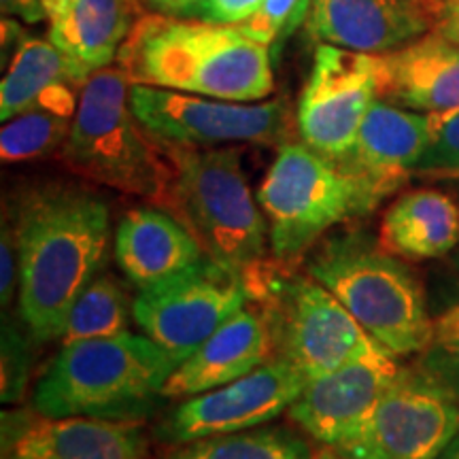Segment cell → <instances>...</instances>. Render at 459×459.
I'll return each mask as SVG.
<instances>
[{"label": "cell", "instance_id": "6da1fadb", "mask_svg": "<svg viewBox=\"0 0 459 459\" xmlns=\"http://www.w3.org/2000/svg\"><path fill=\"white\" fill-rule=\"evenodd\" d=\"M13 232L22 321L37 341H54L108 260V204L83 186L41 183L17 198Z\"/></svg>", "mask_w": 459, "mask_h": 459}, {"label": "cell", "instance_id": "7a4b0ae2", "mask_svg": "<svg viewBox=\"0 0 459 459\" xmlns=\"http://www.w3.org/2000/svg\"><path fill=\"white\" fill-rule=\"evenodd\" d=\"M273 56L237 26L143 15L126 39L117 68L149 85L232 102H260L274 91Z\"/></svg>", "mask_w": 459, "mask_h": 459}, {"label": "cell", "instance_id": "3957f363", "mask_svg": "<svg viewBox=\"0 0 459 459\" xmlns=\"http://www.w3.org/2000/svg\"><path fill=\"white\" fill-rule=\"evenodd\" d=\"M172 175L162 206L186 226L204 255L240 274L249 291L273 262L260 203L243 169V149H169Z\"/></svg>", "mask_w": 459, "mask_h": 459}, {"label": "cell", "instance_id": "277c9868", "mask_svg": "<svg viewBox=\"0 0 459 459\" xmlns=\"http://www.w3.org/2000/svg\"><path fill=\"white\" fill-rule=\"evenodd\" d=\"M177 361L145 334L62 344L34 387L43 417H96L143 423L162 402Z\"/></svg>", "mask_w": 459, "mask_h": 459}, {"label": "cell", "instance_id": "5b68a950", "mask_svg": "<svg viewBox=\"0 0 459 459\" xmlns=\"http://www.w3.org/2000/svg\"><path fill=\"white\" fill-rule=\"evenodd\" d=\"M307 273L394 358L423 353L429 347L434 319L421 283L370 234L344 230L319 240L308 254Z\"/></svg>", "mask_w": 459, "mask_h": 459}, {"label": "cell", "instance_id": "8992f818", "mask_svg": "<svg viewBox=\"0 0 459 459\" xmlns=\"http://www.w3.org/2000/svg\"><path fill=\"white\" fill-rule=\"evenodd\" d=\"M130 88L119 68L91 74L79 94L60 160L91 183L162 204L172 169L132 111Z\"/></svg>", "mask_w": 459, "mask_h": 459}, {"label": "cell", "instance_id": "52a82bcc", "mask_svg": "<svg viewBox=\"0 0 459 459\" xmlns=\"http://www.w3.org/2000/svg\"><path fill=\"white\" fill-rule=\"evenodd\" d=\"M251 302L266 315L274 359L294 366L308 381L383 351L341 300L308 273L298 274L273 262L251 291Z\"/></svg>", "mask_w": 459, "mask_h": 459}, {"label": "cell", "instance_id": "ba28073f", "mask_svg": "<svg viewBox=\"0 0 459 459\" xmlns=\"http://www.w3.org/2000/svg\"><path fill=\"white\" fill-rule=\"evenodd\" d=\"M255 198L273 257L283 268H296L338 223L366 215L355 183L302 141L279 145Z\"/></svg>", "mask_w": 459, "mask_h": 459}, {"label": "cell", "instance_id": "9c48e42d", "mask_svg": "<svg viewBox=\"0 0 459 459\" xmlns=\"http://www.w3.org/2000/svg\"><path fill=\"white\" fill-rule=\"evenodd\" d=\"M130 107L149 139L162 149L283 145L291 136L285 100L232 102L186 91L132 85Z\"/></svg>", "mask_w": 459, "mask_h": 459}, {"label": "cell", "instance_id": "30bf717a", "mask_svg": "<svg viewBox=\"0 0 459 459\" xmlns=\"http://www.w3.org/2000/svg\"><path fill=\"white\" fill-rule=\"evenodd\" d=\"M457 436V395L421 364L402 366L358 432L334 451L351 459H438Z\"/></svg>", "mask_w": 459, "mask_h": 459}, {"label": "cell", "instance_id": "8fae6325", "mask_svg": "<svg viewBox=\"0 0 459 459\" xmlns=\"http://www.w3.org/2000/svg\"><path fill=\"white\" fill-rule=\"evenodd\" d=\"M249 302L251 291L240 274L203 257L186 273L141 290L132 300V319L143 334L183 361Z\"/></svg>", "mask_w": 459, "mask_h": 459}, {"label": "cell", "instance_id": "7c38bea8", "mask_svg": "<svg viewBox=\"0 0 459 459\" xmlns=\"http://www.w3.org/2000/svg\"><path fill=\"white\" fill-rule=\"evenodd\" d=\"M377 99V56L317 45L298 100L296 128L300 141L319 156L338 162L351 149Z\"/></svg>", "mask_w": 459, "mask_h": 459}, {"label": "cell", "instance_id": "4fadbf2b", "mask_svg": "<svg viewBox=\"0 0 459 459\" xmlns=\"http://www.w3.org/2000/svg\"><path fill=\"white\" fill-rule=\"evenodd\" d=\"M307 383L308 378L294 366L271 359L228 385L183 400L160 421L156 438L177 446L206 436L266 426L287 412Z\"/></svg>", "mask_w": 459, "mask_h": 459}, {"label": "cell", "instance_id": "5bb4252c", "mask_svg": "<svg viewBox=\"0 0 459 459\" xmlns=\"http://www.w3.org/2000/svg\"><path fill=\"white\" fill-rule=\"evenodd\" d=\"M432 130V113L372 102L351 149L334 162L358 187L366 215L411 179Z\"/></svg>", "mask_w": 459, "mask_h": 459}, {"label": "cell", "instance_id": "9a60e30c", "mask_svg": "<svg viewBox=\"0 0 459 459\" xmlns=\"http://www.w3.org/2000/svg\"><path fill=\"white\" fill-rule=\"evenodd\" d=\"M392 353L377 351L307 383L287 409L291 421L328 449H341L366 421L402 366Z\"/></svg>", "mask_w": 459, "mask_h": 459}, {"label": "cell", "instance_id": "2e32d148", "mask_svg": "<svg viewBox=\"0 0 459 459\" xmlns=\"http://www.w3.org/2000/svg\"><path fill=\"white\" fill-rule=\"evenodd\" d=\"M143 423L96 417H3V459H147Z\"/></svg>", "mask_w": 459, "mask_h": 459}, {"label": "cell", "instance_id": "e0dca14e", "mask_svg": "<svg viewBox=\"0 0 459 459\" xmlns=\"http://www.w3.org/2000/svg\"><path fill=\"white\" fill-rule=\"evenodd\" d=\"M434 11L412 0H313L304 34L311 43L383 56L432 32Z\"/></svg>", "mask_w": 459, "mask_h": 459}, {"label": "cell", "instance_id": "ac0fdd59", "mask_svg": "<svg viewBox=\"0 0 459 459\" xmlns=\"http://www.w3.org/2000/svg\"><path fill=\"white\" fill-rule=\"evenodd\" d=\"M274 359L271 328L260 307L240 308L189 358L177 364L162 389L164 398H192L228 385Z\"/></svg>", "mask_w": 459, "mask_h": 459}, {"label": "cell", "instance_id": "d6986e66", "mask_svg": "<svg viewBox=\"0 0 459 459\" xmlns=\"http://www.w3.org/2000/svg\"><path fill=\"white\" fill-rule=\"evenodd\" d=\"M378 99L419 113L459 108V45L428 32L404 48L377 56Z\"/></svg>", "mask_w": 459, "mask_h": 459}, {"label": "cell", "instance_id": "ffe728a7", "mask_svg": "<svg viewBox=\"0 0 459 459\" xmlns=\"http://www.w3.org/2000/svg\"><path fill=\"white\" fill-rule=\"evenodd\" d=\"M48 39L90 79L117 62L141 20V0H43Z\"/></svg>", "mask_w": 459, "mask_h": 459}, {"label": "cell", "instance_id": "44dd1931", "mask_svg": "<svg viewBox=\"0 0 459 459\" xmlns=\"http://www.w3.org/2000/svg\"><path fill=\"white\" fill-rule=\"evenodd\" d=\"M115 260L136 290L162 283L203 260L204 249L170 211L141 206L115 230Z\"/></svg>", "mask_w": 459, "mask_h": 459}, {"label": "cell", "instance_id": "7402d4cb", "mask_svg": "<svg viewBox=\"0 0 459 459\" xmlns=\"http://www.w3.org/2000/svg\"><path fill=\"white\" fill-rule=\"evenodd\" d=\"M459 243V209L436 189H412L394 200L381 221L378 245L395 257L432 260Z\"/></svg>", "mask_w": 459, "mask_h": 459}, {"label": "cell", "instance_id": "603a6c76", "mask_svg": "<svg viewBox=\"0 0 459 459\" xmlns=\"http://www.w3.org/2000/svg\"><path fill=\"white\" fill-rule=\"evenodd\" d=\"M4 68L7 73L0 83L3 124L28 108L39 107L57 88L73 85L83 90L88 83V79L49 39H39L32 34H26Z\"/></svg>", "mask_w": 459, "mask_h": 459}, {"label": "cell", "instance_id": "cb8c5ba5", "mask_svg": "<svg viewBox=\"0 0 459 459\" xmlns=\"http://www.w3.org/2000/svg\"><path fill=\"white\" fill-rule=\"evenodd\" d=\"M162 459H315V453L300 434L266 423L177 445Z\"/></svg>", "mask_w": 459, "mask_h": 459}, {"label": "cell", "instance_id": "d4e9b609", "mask_svg": "<svg viewBox=\"0 0 459 459\" xmlns=\"http://www.w3.org/2000/svg\"><path fill=\"white\" fill-rule=\"evenodd\" d=\"M132 304L124 287L108 274H99L85 290L68 313L60 344H73L96 338H113L128 332Z\"/></svg>", "mask_w": 459, "mask_h": 459}, {"label": "cell", "instance_id": "484cf974", "mask_svg": "<svg viewBox=\"0 0 459 459\" xmlns=\"http://www.w3.org/2000/svg\"><path fill=\"white\" fill-rule=\"evenodd\" d=\"M73 117L48 107H32L4 122L0 130V158L4 164L28 162L60 153L71 134Z\"/></svg>", "mask_w": 459, "mask_h": 459}, {"label": "cell", "instance_id": "4316f807", "mask_svg": "<svg viewBox=\"0 0 459 459\" xmlns=\"http://www.w3.org/2000/svg\"><path fill=\"white\" fill-rule=\"evenodd\" d=\"M311 4L313 0H264L262 7L237 28L245 37L268 48L273 60H277L291 34L304 26Z\"/></svg>", "mask_w": 459, "mask_h": 459}, {"label": "cell", "instance_id": "83f0119b", "mask_svg": "<svg viewBox=\"0 0 459 459\" xmlns=\"http://www.w3.org/2000/svg\"><path fill=\"white\" fill-rule=\"evenodd\" d=\"M419 364L459 398V302L434 319L432 341Z\"/></svg>", "mask_w": 459, "mask_h": 459}, {"label": "cell", "instance_id": "f1b7e54d", "mask_svg": "<svg viewBox=\"0 0 459 459\" xmlns=\"http://www.w3.org/2000/svg\"><path fill=\"white\" fill-rule=\"evenodd\" d=\"M434 115V130L412 177L459 179V108Z\"/></svg>", "mask_w": 459, "mask_h": 459}, {"label": "cell", "instance_id": "f546056e", "mask_svg": "<svg viewBox=\"0 0 459 459\" xmlns=\"http://www.w3.org/2000/svg\"><path fill=\"white\" fill-rule=\"evenodd\" d=\"M30 372V342L13 324H3V402H17Z\"/></svg>", "mask_w": 459, "mask_h": 459}, {"label": "cell", "instance_id": "4dcf8cb0", "mask_svg": "<svg viewBox=\"0 0 459 459\" xmlns=\"http://www.w3.org/2000/svg\"><path fill=\"white\" fill-rule=\"evenodd\" d=\"M264 4V0H203L194 11L192 20L206 22V24L237 26L249 20Z\"/></svg>", "mask_w": 459, "mask_h": 459}, {"label": "cell", "instance_id": "1f68e13d", "mask_svg": "<svg viewBox=\"0 0 459 459\" xmlns=\"http://www.w3.org/2000/svg\"><path fill=\"white\" fill-rule=\"evenodd\" d=\"M15 281L20 283V257H17V240L13 226L3 223V237H0V302L3 308L9 307L15 294Z\"/></svg>", "mask_w": 459, "mask_h": 459}, {"label": "cell", "instance_id": "d6a6232c", "mask_svg": "<svg viewBox=\"0 0 459 459\" xmlns=\"http://www.w3.org/2000/svg\"><path fill=\"white\" fill-rule=\"evenodd\" d=\"M432 30L459 45V0H436Z\"/></svg>", "mask_w": 459, "mask_h": 459}, {"label": "cell", "instance_id": "836d02e7", "mask_svg": "<svg viewBox=\"0 0 459 459\" xmlns=\"http://www.w3.org/2000/svg\"><path fill=\"white\" fill-rule=\"evenodd\" d=\"M0 11L4 17H15L24 24H39L48 20L43 0H0Z\"/></svg>", "mask_w": 459, "mask_h": 459}, {"label": "cell", "instance_id": "e575fe53", "mask_svg": "<svg viewBox=\"0 0 459 459\" xmlns=\"http://www.w3.org/2000/svg\"><path fill=\"white\" fill-rule=\"evenodd\" d=\"M141 3L160 15L177 17V20H192L194 11L198 9L203 0H141Z\"/></svg>", "mask_w": 459, "mask_h": 459}, {"label": "cell", "instance_id": "d590c367", "mask_svg": "<svg viewBox=\"0 0 459 459\" xmlns=\"http://www.w3.org/2000/svg\"><path fill=\"white\" fill-rule=\"evenodd\" d=\"M0 32H3V66H7L11 56L15 54V49L20 48V43L24 41L26 28L15 20V17H3V26H0Z\"/></svg>", "mask_w": 459, "mask_h": 459}, {"label": "cell", "instance_id": "8d00e7d4", "mask_svg": "<svg viewBox=\"0 0 459 459\" xmlns=\"http://www.w3.org/2000/svg\"><path fill=\"white\" fill-rule=\"evenodd\" d=\"M438 459H459V436L453 443L446 446V449L443 451V455H440Z\"/></svg>", "mask_w": 459, "mask_h": 459}, {"label": "cell", "instance_id": "74e56055", "mask_svg": "<svg viewBox=\"0 0 459 459\" xmlns=\"http://www.w3.org/2000/svg\"><path fill=\"white\" fill-rule=\"evenodd\" d=\"M315 459H351V457L341 455V453H338V451H334V449H328V446H325L324 451H319L317 455H315Z\"/></svg>", "mask_w": 459, "mask_h": 459}, {"label": "cell", "instance_id": "f35d334b", "mask_svg": "<svg viewBox=\"0 0 459 459\" xmlns=\"http://www.w3.org/2000/svg\"><path fill=\"white\" fill-rule=\"evenodd\" d=\"M412 3H419V4H426V7H429L436 13V0H412Z\"/></svg>", "mask_w": 459, "mask_h": 459}, {"label": "cell", "instance_id": "ab89813d", "mask_svg": "<svg viewBox=\"0 0 459 459\" xmlns=\"http://www.w3.org/2000/svg\"><path fill=\"white\" fill-rule=\"evenodd\" d=\"M457 264H459V255H457Z\"/></svg>", "mask_w": 459, "mask_h": 459}]
</instances>
